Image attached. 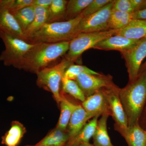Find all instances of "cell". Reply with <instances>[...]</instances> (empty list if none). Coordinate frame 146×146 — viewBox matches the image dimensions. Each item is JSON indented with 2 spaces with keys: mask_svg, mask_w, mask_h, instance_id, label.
Instances as JSON below:
<instances>
[{
  "mask_svg": "<svg viewBox=\"0 0 146 146\" xmlns=\"http://www.w3.org/2000/svg\"><path fill=\"white\" fill-rule=\"evenodd\" d=\"M82 73L90 74L94 75H100L99 73L92 70L86 66L72 64L65 71L64 77L69 79L75 80L77 76Z\"/></svg>",
  "mask_w": 146,
  "mask_h": 146,
  "instance_id": "f1b7e54d",
  "label": "cell"
},
{
  "mask_svg": "<svg viewBox=\"0 0 146 146\" xmlns=\"http://www.w3.org/2000/svg\"><path fill=\"white\" fill-rule=\"evenodd\" d=\"M91 119L92 118L87 114L82 105H76L67 127L70 138L76 136L82 129L87 121Z\"/></svg>",
  "mask_w": 146,
  "mask_h": 146,
  "instance_id": "5bb4252c",
  "label": "cell"
},
{
  "mask_svg": "<svg viewBox=\"0 0 146 146\" xmlns=\"http://www.w3.org/2000/svg\"><path fill=\"white\" fill-rule=\"evenodd\" d=\"M73 63L65 58L58 64L53 67L45 68L36 74L37 86L52 93L55 100L59 105L62 99L60 91V84L65 71Z\"/></svg>",
  "mask_w": 146,
  "mask_h": 146,
  "instance_id": "277c9868",
  "label": "cell"
},
{
  "mask_svg": "<svg viewBox=\"0 0 146 146\" xmlns=\"http://www.w3.org/2000/svg\"><path fill=\"white\" fill-rule=\"evenodd\" d=\"M118 30H108L105 31L79 34L70 41L69 48L65 58L74 62L76 61L84 52L94 47L98 42L116 35Z\"/></svg>",
  "mask_w": 146,
  "mask_h": 146,
  "instance_id": "8992f818",
  "label": "cell"
},
{
  "mask_svg": "<svg viewBox=\"0 0 146 146\" xmlns=\"http://www.w3.org/2000/svg\"><path fill=\"white\" fill-rule=\"evenodd\" d=\"M109 115H104L98 120L93 136L94 146H114L110 141L107 130V121Z\"/></svg>",
  "mask_w": 146,
  "mask_h": 146,
  "instance_id": "d6986e66",
  "label": "cell"
},
{
  "mask_svg": "<svg viewBox=\"0 0 146 146\" xmlns=\"http://www.w3.org/2000/svg\"><path fill=\"white\" fill-rule=\"evenodd\" d=\"M133 19V13L112 10L108 21V29L119 30L125 27Z\"/></svg>",
  "mask_w": 146,
  "mask_h": 146,
  "instance_id": "cb8c5ba5",
  "label": "cell"
},
{
  "mask_svg": "<svg viewBox=\"0 0 146 146\" xmlns=\"http://www.w3.org/2000/svg\"><path fill=\"white\" fill-rule=\"evenodd\" d=\"M52 1V0H33L32 5L48 9L51 4Z\"/></svg>",
  "mask_w": 146,
  "mask_h": 146,
  "instance_id": "1f68e13d",
  "label": "cell"
},
{
  "mask_svg": "<svg viewBox=\"0 0 146 146\" xmlns=\"http://www.w3.org/2000/svg\"><path fill=\"white\" fill-rule=\"evenodd\" d=\"M104 91L109 104L110 113L121 132L128 127L127 117L119 96V91L114 87L107 88Z\"/></svg>",
  "mask_w": 146,
  "mask_h": 146,
  "instance_id": "9c48e42d",
  "label": "cell"
},
{
  "mask_svg": "<svg viewBox=\"0 0 146 146\" xmlns=\"http://www.w3.org/2000/svg\"><path fill=\"white\" fill-rule=\"evenodd\" d=\"M139 124L141 127L146 131V102L139 120Z\"/></svg>",
  "mask_w": 146,
  "mask_h": 146,
  "instance_id": "836d02e7",
  "label": "cell"
},
{
  "mask_svg": "<svg viewBox=\"0 0 146 146\" xmlns=\"http://www.w3.org/2000/svg\"><path fill=\"white\" fill-rule=\"evenodd\" d=\"M33 0H0V8L5 9L10 13L32 5Z\"/></svg>",
  "mask_w": 146,
  "mask_h": 146,
  "instance_id": "83f0119b",
  "label": "cell"
},
{
  "mask_svg": "<svg viewBox=\"0 0 146 146\" xmlns=\"http://www.w3.org/2000/svg\"><path fill=\"white\" fill-rule=\"evenodd\" d=\"M146 71V60L145 63H144L142 67H141V69H140V72H144V71Z\"/></svg>",
  "mask_w": 146,
  "mask_h": 146,
  "instance_id": "e575fe53",
  "label": "cell"
},
{
  "mask_svg": "<svg viewBox=\"0 0 146 146\" xmlns=\"http://www.w3.org/2000/svg\"><path fill=\"white\" fill-rule=\"evenodd\" d=\"M26 132V128L22 123L13 121L9 130L2 137L1 143L6 146H18Z\"/></svg>",
  "mask_w": 146,
  "mask_h": 146,
  "instance_id": "e0dca14e",
  "label": "cell"
},
{
  "mask_svg": "<svg viewBox=\"0 0 146 146\" xmlns=\"http://www.w3.org/2000/svg\"><path fill=\"white\" fill-rule=\"evenodd\" d=\"M17 21L23 33L32 23L35 17V7L31 5L11 13Z\"/></svg>",
  "mask_w": 146,
  "mask_h": 146,
  "instance_id": "d4e9b609",
  "label": "cell"
},
{
  "mask_svg": "<svg viewBox=\"0 0 146 146\" xmlns=\"http://www.w3.org/2000/svg\"><path fill=\"white\" fill-rule=\"evenodd\" d=\"M112 10L130 13L134 12L130 0L114 1Z\"/></svg>",
  "mask_w": 146,
  "mask_h": 146,
  "instance_id": "4dcf8cb0",
  "label": "cell"
},
{
  "mask_svg": "<svg viewBox=\"0 0 146 146\" xmlns=\"http://www.w3.org/2000/svg\"><path fill=\"white\" fill-rule=\"evenodd\" d=\"M93 0H70L68 1L66 11V21L78 16L92 2Z\"/></svg>",
  "mask_w": 146,
  "mask_h": 146,
  "instance_id": "484cf974",
  "label": "cell"
},
{
  "mask_svg": "<svg viewBox=\"0 0 146 146\" xmlns=\"http://www.w3.org/2000/svg\"><path fill=\"white\" fill-rule=\"evenodd\" d=\"M128 146H146V131L139 123L128 126L121 132Z\"/></svg>",
  "mask_w": 146,
  "mask_h": 146,
  "instance_id": "ac0fdd59",
  "label": "cell"
},
{
  "mask_svg": "<svg viewBox=\"0 0 146 146\" xmlns=\"http://www.w3.org/2000/svg\"><path fill=\"white\" fill-rule=\"evenodd\" d=\"M0 38L5 47L0 54V61L6 66H13L18 69L25 55L35 44L1 31H0Z\"/></svg>",
  "mask_w": 146,
  "mask_h": 146,
  "instance_id": "5b68a950",
  "label": "cell"
},
{
  "mask_svg": "<svg viewBox=\"0 0 146 146\" xmlns=\"http://www.w3.org/2000/svg\"><path fill=\"white\" fill-rule=\"evenodd\" d=\"M83 18L79 15L69 21L46 23L28 39L27 42L33 44H54L71 41L74 30Z\"/></svg>",
  "mask_w": 146,
  "mask_h": 146,
  "instance_id": "3957f363",
  "label": "cell"
},
{
  "mask_svg": "<svg viewBox=\"0 0 146 146\" xmlns=\"http://www.w3.org/2000/svg\"><path fill=\"white\" fill-rule=\"evenodd\" d=\"M68 1L65 0H52L48 9L46 23H55L66 21V11Z\"/></svg>",
  "mask_w": 146,
  "mask_h": 146,
  "instance_id": "7402d4cb",
  "label": "cell"
},
{
  "mask_svg": "<svg viewBox=\"0 0 146 146\" xmlns=\"http://www.w3.org/2000/svg\"><path fill=\"white\" fill-rule=\"evenodd\" d=\"M70 43L67 41L35 44L25 55L18 69L36 74L67 53Z\"/></svg>",
  "mask_w": 146,
  "mask_h": 146,
  "instance_id": "6da1fadb",
  "label": "cell"
},
{
  "mask_svg": "<svg viewBox=\"0 0 146 146\" xmlns=\"http://www.w3.org/2000/svg\"><path fill=\"white\" fill-rule=\"evenodd\" d=\"M78 146H94V145L92 144H90V143H85L82 144Z\"/></svg>",
  "mask_w": 146,
  "mask_h": 146,
  "instance_id": "d590c367",
  "label": "cell"
},
{
  "mask_svg": "<svg viewBox=\"0 0 146 146\" xmlns=\"http://www.w3.org/2000/svg\"><path fill=\"white\" fill-rule=\"evenodd\" d=\"M25 146H37V145H25Z\"/></svg>",
  "mask_w": 146,
  "mask_h": 146,
  "instance_id": "8d00e7d4",
  "label": "cell"
},
{
  "mask_svg": "<svg viewBox=\"0 0 146 146\" xmlns=\"http://www.w3.org/2000/svg\"><path fill=\"white\" fill-rule=\"evenodd\" d=\"M62 99L60 103V115L56 127L62 130H67L68 124L76 105L68 100L61 94Z\"/></svg>",
  "mask_w": 146,
  "mask_h": 146,
  "instance_id": "603a6c76",
  "label": "cell"
},
{
  "mask_svg": "<svg viewBox=\"0 0 146 146\" xmlns=\"http://www.w3.org/2000/svg\"><path fill=\"white\" fill-rule=\"evenodd\" d=\"M99 117H94L86 123L76 136L69 139L65 146H78L89 143V140L93 137L96 130Z\"/></svg>",
  "mask_w": 146,
  "mask_h": 146,
  "instance_id": "2e32d148",
  "label": "cell"
},
{
  "mask_svg": "<svg viewBox=\"0 0 146 146\" xmlns=\"http://www.w3.org/2000/svg\"><path fill=\"white\" fill-rule=\"evenodd\" d=\"M70 139L67 130L56 127L36 145L39 146H65Z\"/></svg>",
  "mask_w": 146,
  "mask_h": 146,
  "instance_id": "ffe728a7",
  "label": "cell"
},
{
  "mask_svg": "<svg viewBox=\"0 0 146 146\" xmlns=\"http://www.w3.org/2000/svg\"><path fill=\"white\" fill-rule=\"evenodd\" d=\"M116 35L140 40L146 37V20L133 19L127 26L119 30Z\"/></svg>",
  "mask_w": 146,
  "mask_h": 146,
  "instance_id": "9a60e30c",
  "label": "cell"
},
{
  "mask_svg": "<svg viewBox=\"0 0 146 146\" xmlns=\"http://www.w3.org/2000/svg\"><path fill=\"white\" fill-rule=\"evenodd\" d=\"M119 96L127 117L128 126L139 123L146 102V71L119 91Z\"/></svg>",
  "mask_w": 146,
  "mask_h": 146,
  "instance_id": "7a4b0ae2",
  "label": "cell"
},
{
  "mask_svg": "<svg viewBox=\"0 0 146 146\" xmlns=\"http://www.w3.org/2000/svg\"><path fill=\"white\" fill-rule=\"evenodd\" d=\"M0 31L14 35L26 41L23 33L13 15L7 9L1 8Z\"/></svg>",
  "mask_w": 146,
  "mask_h": 146,
  "instance_id": "4fadbf2b",
  "label": "cell"
},
{
  "mask_svg": "<svg viewBox=\"0 0 146 146\" xmlns=\"http://www.w3.org/2000/svg\"><path fill=\"white\" fill-rule=\"evenodd\" d=\"M139 41L140 40L129 39L119 35H113L98 42L94 48L105 50H114L121 52L133 48Z\"/></svg>",
  "mask_w": 146,
  "mask_h": 146,
  "instance_id": "7c38bea8",
  "label": "cell"
},
{
  "mask_svg": "<svg viewBox=\"0 0 146 146\" xmlns=\"http://www.w3.org/2000/svg\"><path fill=\"white\" fill-rule=\"evenodd\" d=\"M34 7L35 17L33 21L23 33L24 38L27 42L31 36L46 23L48 9L39 7Z\"/></svg>",
  "mask_w": 146,
  "mask_h": 146,
  "instance_id": "44dd1931",
  "label": "cell"
},
{
  "mask_svg": "<svg viewBox=\"0 0 146 146\" xmlns=\"http://www.w3.org/2000/svg\"><path fill=\"white\" fill-rule=\"evenodd\" d=\"M62 90L64 93L71 95L76 99L83 102L86 99L83 92L75 80L63 77L62 82Z\"/></svg>",
  "mask_w": 146,
  "mask_h": 146,
  "instance_id": "4316f807",
  "label": "cell"
},
{
  "mask_svg": "<svg viewBox=\"0 0 146 146\" xmlns=\"http://www.w3.org/2000/svg\"><path fill=\"white\" fill-rule=\"evenodd\" d=\"M76 82L83 92L86 98L104 88L112 87L107 79L100 75L82 73L77 76Z\"/></svg>",
  "mask_w": 146,
  "mask_h": 146,
  "instance_id": "8fae6325",
  "label": "cell"
},
{
  "mask_svg": "<svg viewBox=\"0 0 146 146\" xmlns=\"http://www.w3.org/2000/svg\"><path fill=\"white\" fill-rule=\"evenodd\" d=\"M133 19L146 20V8L133 13Z\"/></svg>",
  "mask_w": 146,
  "mask_h": 146,
  "instance_id": "d6a6232c",
  "label": "cell"
},
{
  "mask_svg": "<svg viewBox=\"0 0 146 146\" xmlns=\"http://www.w3.org/2000/svg\"><path fill=\"white\" fill-rule=\"evenodd\" d=\"M125 60L130 82L138 77L142 61L146 57V37L133 48L121 52Z\"/></svg>",
  "mask_w": 146,
  "mask_h": 146,
  "instance_id": "ba28073f",
  "label": "cell"
},
{
  "mask_svg": "<svg viewBox=\"0 0 146 146\" xmlns=\"http://www.w3.org/2000/svg\"><path fill=\"white\" fill-rule=\"evenodd\" d=\"M113 3L114 1H112L96 13L82 18L74 30L72 39L80 33L109 30L108 21L112 11Z\"/></svg>",
  "mask_w": 146,
  "mask_h": 146,
  "instance_id": "52a82bcc",
  "label": "cell"
},
{
  "mask_svg": "<svg viewBox=\"0 0 146 146\" xmlns=\"http://www.w3.org/2000/svg\"><path fill=\"white\" fill-rule=\"evenodd\" d=\"M82 106L91 118L106 114L111 115L107 98L102 90L86 98Z\"/></svg>",
  "mask_w": 146,
  "mask_h": 146,
  "instance_id": "30bf717a",
  "label": "cell"
},
{
  "mask_svg": "<svg viewBox=\"0 0 146 146\" xmlns=\"http://www.w3.org/2000/svg\"><path fill=\"white\" fill-rule=\"evenodd\" d=\"M112 1L111 0H93L79 15L84 18L94 14Z\"/></svg>",
  "mask_w": 146,
  "mask_h": 146,
  "instance_id": "f546056e",
  "label": "cell"
}]
</instances>
